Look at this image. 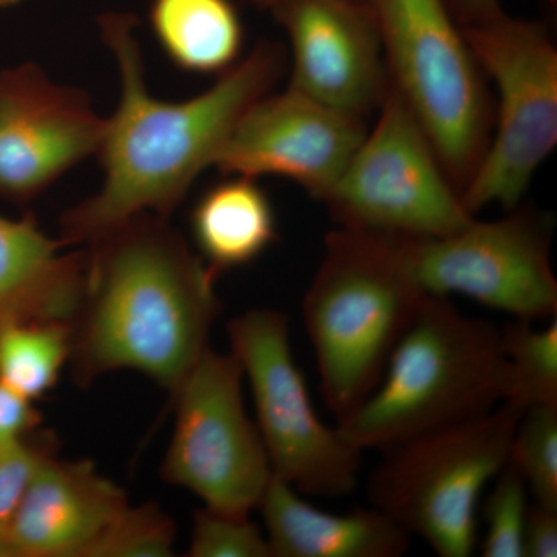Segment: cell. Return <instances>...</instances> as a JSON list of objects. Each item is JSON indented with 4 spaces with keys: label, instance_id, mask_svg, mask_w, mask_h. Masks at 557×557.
Instances as JSON below:
<instances>
[{
    "label": "cell",
    "instance_id": "5bb4252c",
    "mask_svg": "<svg viewBox=\"0 0 557 557\" xmlns=\"http://www.w3.org/2000/svg\"><path fill=\"white\" fill-rule=\"evenodd\" d=\"M106 120L86 94L27 65L0 79V196L30 200L100 149Z\"/></svg>",
    "mask_w": 557,
    "mask_h": 557
},
{
    "label": "cell",
    "instance_id": "ffe728a7",
    "mask_svg": "<svg viewBox=\"0 0 557 557\" xmlns=\"http://www.w3.org/2000/svg\"><path fill=\"white\" fill-rule=\"evenodd\" d=\"M70 354V322H7L0 325V383L35 401L57 386Z\"/></svg>",
    "mask_w": 557,
    "mask_h": 557
},
{
    "label": "cell",
    "instance_id": "4316f807",
    "mask_svg": "<svg viewBox=\"0 0 557 557\" xmlns=\"http://www.w3.org/2000/svg\"><path fill=\"white\" fill-rule=\"evenodd\" d=\"M39 423L40 416L32 399L0 383V446L27 438Z\"/></svg>",
    "mask_w": 557,
    "mask_h": 557
},
{
    "label": "cell",
    "instance_id": "f1b7e54d",
    "mask_svg": "<svg viewBox=\"0 0 557 557\" xmlns=\"http://www.w3.org/2000/svg\"><path fill=\"white\" fill-rule=\"evenodd\" d=\"M445 2L460 27L486 20L504 10L500 0H445Z\"/></svg>",
    "mask_w": 557,
    "mask_h": 557
},
{
    "label": "cell",
    "instance_id": "d4e9b609",
    "mask_svg": "<svg viewBox=\"0 0 557 557\" xmlns=\"http://www.w3.org/2000/svg\"><path fill=\"white\" fill-rule=\"evenodd\" d=\"M190 557H273L269 539L249 516L205 507L194 515Z\"/></svg>",
    "mask_w": 557,
    "mask_h": 557
},
{
    "label": "cell",
    "instance_id": "1f68e13d",
    "mask_svg": "<svg viewBox=\"0 0 557 557\" xmlns=\"http://www.w3.org/2000/svg\"><path fill=\"white\" fill-rule=\"evenodd\" d=\"M17 0H0V7H9L13 5V3H16Z\"/></svg>",
    "mask_w": 557,
    "mask_h": 557
},
{
    "label": "cell",
    "instance_id": "e0dca14e",
    "mask_svg": "<svg viewBox=\"0 0 557 557\" xmlns=\"http://www.w3.org/2000/svg\"><path fill=\"white\" fill-rule=\"evenodd\" d=\"M273 557H399L409 534L379 508L333 515L273 474L259 507Z\"/></svg>",
    "mask_w": 557,
    "mask_h": 557
},
{
    "label": "cell",
    "instance_id": "30bf717a",
    "mask_svg": "<svg viewBox=\"0 0 557 557\" xmlns=\"http://www.w3.org/2000/svg\"><path fill=\"white\" fill-rule=\"evenodd\" d=\"M244 370L233 354L211 347L177 391L171 445L161 478L228 515L258 509L273 478L258 424L244 401Z\"/></svg>",
    "mask_w": 557,
    "mask_h": 557
},
{
    "label": "cell",
    "instance_id": "9c48e42d",
    "mask_svg": "<svg viewBox=\"0 0 557 557\" xmlns=\"http://www.w3.org/2000/svg\"><path fill=\"white\" fill-rule=\"evenodd\" d=\"M228 336L231 354L251 387L256 424L273 474L311 497L354 493L362 450L318 417L293 357L285 314L249 310L231 319Z\"/></svg>",
    "mask_w": 557,
    "mask_h": 557
},
{
    "label": "cell",
    "instance_id": "3957f363",
    "mask_svg": "<svg viewBox=\"0 0 557 557\" xmlns=\"http://www.w3.org/2000/svg\"><path fill=\"white\" fill-rule=\"evenodd\" d=\"M324 247L302 317L322 398L341 421L379 386L428 295L395 236L339 226Z\"/></svg>",
    "mask_w": 557,
    "mask_h": 557
},
{
    "label": "cell",
    "instance_id": "6da1fadb",
    "mask_svg": "<svg viewBox=\"0 0 557 557\" xmlns=\"http://www.w3.org/2000/svg\"><path fill=\"white\" fill-rule=\"evenodd\" d=\"M134 21L101 17V35L119 64V108L106 120L100 157L104 180L89 199L61 218L60 239L89 247L143 214L170 219L197 177L214 166L240 116L284 75V47L260 42L203 94L190 100H157L146 86Z\"/></svg>",
    "mask_w": 557,
    "mask_h": 557
},
{
    "label": "cell",
    "instance_id": "d6986e66",
    "mask_svg": "<svg viewBox=\"0 0 557 557\" xmlns=\"http://www.w3.org/2000/svg\"><path fill=\"white\" fill-rule=\"evenodd\" d=\"M153 36L175 67L222 75L240 61L245 28L233 0H152Z\"/></svg>",
    "mask_w": 557,
    "mask_h": 557
},
{
    "label": "cell",
    "instance_id": "4fadbf2b",
    "mask_svg": "<svg viewBox=\"0 0 557 557\" xmlns=\"http://www.w3.org/2000/svg\"><path fill=\"white\" fill-rule=\"evenodd\" d=\"M292 47L293 90L366 120L391 90L369 0H281L270 10Z\"/></svg>",
    "mask_w": 557,
    "mask_h": 557
},
{
    "label": "cell",
    "instance_id": "8fae6325",
    "mask_svg": "<svg viewBox=\"0 0 557 557\" xmlns=\"http://www.w3.org/2000/svg\"><path fill=\"white\" fill-rule=\"evenodd\" d=\"M552 236V215L518 207L507 218L474 219L446 236L395 237L418 287L428 296H463L487 309L536 322L557 317Z\"/></svg>",
    "mask_w": 557,
    "mask_h": 557
},
{
    "label": "cell",
    "instance_id": "7402d4cb",
    "mask_svg": "<svg viewBox=\"0 0 557 557\" xmlns=\"http://www.w3.org/2000/svg\"><path fill=\"white\" fill-rule=\"evenodd\" d=\"M508 465L527 483L536 504L557 509V408L523 410L509 446Z\"/></svg>",
    "mask_w": 557,
    "mask_h": 557
},
{
    "label": "cell",
    "instance_id": "ac0fdd59",
    "mask_svg": "<svg viewBox=\"0 0 557 557\" xmlns=\"http://www.w3.org/2000/svg\"><path fill=\"white\" fill-rule=\"evenodd\" d=\"M197 255L215 276L258 260L277 240V220L258 180L226 175L190 212Z\"/></svg>",
    "mask_w": 557,
    "mask_h": 557
},
{
    "label": "cell",
    "instance_id": "83f0119b",
    "mask_svg": "<svg viewBox=\"0 0 557 557\" xmlns=\"http://www.w3.org/2000/svg\"><path fill=\"white\" fill-rule=\"evenodd\" d=\"M525 557L557 556V509L536 502L530 505L525 531H523Z\"/></svg>",
    "mask_w": 557,
    "mask_h": 557
},
{
    "label": "cell",
    "instance_id": "52a82bcc",
    "mask_svg": "<svg viewBox=\"0 0 557 557\" xmlns=\"http://www.w3.org/2000/svg\"><path fill=\"white\" fill-rule=\"evenodd\" d=\"M461 32L497 91L490 145L461 200L472 215L511 211L557 145V50L541 22L504 10Z\"/></svg>",
    "mask_w": 557,
    "mask_h": 557
},
{
    "label": "cell",
    "instance_id": "44dd1931",
    "mask_svg": "<svg viewBox=\"0 0 557 557\" xmlns=\"http://www.w3.org/2000/svg\"><path fill=\"white\" fill-rule=\"evenodd\" d=\"M508 368L507 398L522 410L536 406L557 408V319L545 329L516 319L500 329Z\"/></svg>",
    "mask_w": 557,
    "mask_h": 557
},
{
    "label": "cell",
    "instance_id": "5b68a950",
    "mask_svg": "<svg viewBox=\"0 0 557 557\" xmlns=\"http://www.w3.org/2000/svg\"><path fill=\"white\" fill-rule=\"evenodd\" d=\"M522 413L500 403L483 416L381 450L369 479L370 504L435 555L471 556L480 497L507 467Z\"/></svg>",
    "mask_w": 557,
    "mask_h": 557
},
{
    "label": "cell",
    "instance_id": "2e32d148",
    "mask_svg": "<svg viewBox=\"0 0 557 557\" xmlns=\"http://www.w3.org/2000/svg\"><path fill=\"white\" fill-rule=\"evenodd\" d=\"M69 248L44 233L32 215H0V325L72 322L86 285L87 255Z\"/></svg>",
    "mask_w": 557,
    "mask_h": 557
},
{
    "label": "cell",
    "instance_id": "7c38bea8",
    "mask_svg": "<svg viewBox=\"0 0 557 557\" xmlns=\"http://www.w3.org/2000/svg\"><path fill=\"white\" fill-rule=\"evenodd\" d=\"M368 132L366 120L293 90L267 94L240 116L214 168L223 175H276L322 201Z\"/></svg>",
    "mask_w": 557,
    "mask_h": 557
},
{
    "label": "cell",
    "instance_id": "4dcf8cb0",
    "mask_svg": "<svg viewBox=\"0 0 557 557\" xmlns=\"http://www.w3.org/2000/svg\"><path fill=\"white\" fill-rule=\"evenodd\" d=\"M256 7L262 10H271L276 3L281 2V0H251Z\"/></svg>",
    "mask_w": 557,
    "mask_h": 557
},
{
    "label": "cell",
    "instance_id": "ba28073f",
    "mask_svg": "<svg viewBox=\"0 0 557 557\" xmlns=\"http://www.w3.org/2000/svg\"><path fill=\"white\" fill-rule=\"evenodd\" d=\"M375 127L366 132L322 203L344 228L387 236L440 237L469 225L468 211L416 113L391 86Z\"/></svg>",
    "mask_w": 557,
    "mask_h": 557
},
{
    "label": "cell",
    "instance_id": "603a6c76",
    "mask_svg": "<svg viewBox=\"0 0 557 557\" xmlns=\"http://www.w3.org/2000/svg\"><path fill=\"white\" fill-rule=\"evenodd\" d=\"M177 528L156 504L126 505L83 557H170L174 555Z\"/></svg>",
    "mask_w": 557,
    "mask_h": 557
},
{
    "label": "cell",
    "instance_id": "f546056e",
    "mask_svg": "<svg viewBox=\"0 0 557 557\" xmlns=\"http://www.w3.org/2000/svg\"><path fill=\"white\" fill-rule=\"evenodd\" d=\"M0 557H21L10 539L7 537L2 527H0Z\"/></svg>",
    "mask_w": 557,
    "mask_h": 557
},
{
    "label": "cell",
    "instance_id": "9a60e30c",
    "mask_svg": "<svg viewBox=\"0 0 557 557\" xmlns=\"http://www.w3.org/2000/svg\"><path fill=\"white\" fill-rule=\"evenodd\" d=\"M127 504L123 487L90 460L51 454L2 528L21 557H83Z\"/></svg>",
    "mask_w": 557,
    "mask_h": 557
},
{
    "label": "cell",
    "instance_id": "8992f818",
    "mask_svg": "<svg viewBox=\"0 0 557 557\" xmlns=\"http://www.w3.org/2000/svg\"><path fill=\"white\" fill-rule=\"evenodd\" d=\"M392 86L416 113L458 193L485 156L494 98L445 0H369Z\"/></svg>",
    "mask_w": 557,
    "mask_h": 557
},
{
    "label": "cell",
    "instance_id": "484cf974",
    "mask_svg": "<svg viewBox=\"0 0 557 557\" xmlns=\"http://www.w3.org/2000/svg\"><path fill=\"white\" fill-rule=\"evenodd\" d=\"M51 454V440L35 445L24 438L0 446V527L14 515L40 463Z\"/></svg>",
    "mask_w": 557,
    "mask_h": 557
},
{
    "label": "cell",
    "instance_id": "277c9868",
    "mask_svg": "<svg viewBox=\"0 0 557 557\" xmlns=\"http://www.w3.org/2000/svg\"><path fill=\"white\" fill-rule=\"evenodd\" d=\"M500 329L428 296L379 386L336 428L362 453L490 412L507 398Z\"/></svg>",
    "mask_w": 557,
    "mask_h": 557
},
{
    "label": "cell",
    "instance_id": "cb8c5ba5",
    "mask_svg": "<svg viewBox=\"0 0 557 557\" xmlns=\"http://www.w3.org/2000/svg\"><path fill=\"white\" fill-rule=\"evenodd\" d=\"M483 505L486 533L482 542L485 557H525L523 531L528 518V487L518 471L507 463L493 480Z\"/></svg>",
    "mask_w": 557,
    "mask_h": 557
},
{
    "label": "cell",
    "instance_id": "7a4b0ae2",
    "mask_svg": "<svg viewBox=\"0 0 557 557\" xmlns=\"http://www.w3.org/2000/svg\"><path fill=\"white\" fill-rule=\"evenodd\" d=\"M70 370L79 386L135 370L174 394L209 348L218 276L170 219L143 214L86 247Z\"/></svg>",
    "mask_w": 557,
    "mask_h": 557
}]
</instances>
